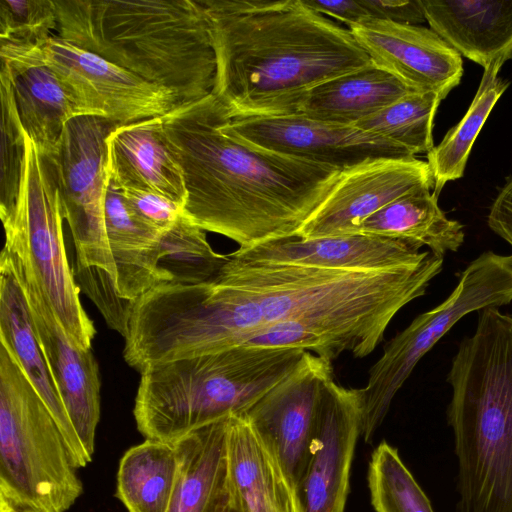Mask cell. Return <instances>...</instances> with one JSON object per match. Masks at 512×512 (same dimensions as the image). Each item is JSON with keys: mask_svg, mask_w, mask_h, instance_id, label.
<instances>
[{"mask_svg": "<svg viewBox=\"0 0 512 512\" xmlns=\"http://www.w3.org/2000/svg\"><path fill=\"white\" fill-rule=\"evenodd\" d=\"M0 512H49L27 501L0 491Z\"/></svg>", "mask_w": 512, "mask_h": 512, "instance_id": "ab89813d", "label": "cell"}, {"mask_svg": "<svg viewBox=\"0 0 512 512\" xmlns=\"http://www.w3.org/2000/svg\"><path fill=\"white\" fill-rule=\"evenodd\" d=\"M56 35L173 93H213L216 55L198 0H54Z\"/></svg>", "mask_w": 512, "mask_h": 512, "instance_id": "277c9868", "label": "cell"}, {"mask_svg": "<svg viewBox=\"0 0 512 512\" xmlns=\"http://www.w3.org/2000/svg\"><path fill=\"white\" fill-rule=\"evenodd\" d=\"M304 3L321 15H328L340 20L348 27L361 23L370 18L361 1L355 0H303Z\"/></svg>", "mask_w": 512, "mask_h": 512, "instance_id": "f35d334b", "label": "cell"}, {"mask_svg": "<svg viewBox=\"0 0 512 512\" xmlns=\"http://www.w3.org/2000/svg\"><path fill=\"white\" fill-rule=\"evenodd\" d=\"M442 100L433 91H413L354 126L405 148L415 157L435 146L434 118Z\"/></svg>", "mask_w": 512, "mask_h": 512, "instance_id": "f546056e", "label": "cell"}, {"mask_svg": "<svg viewBox=\"0 0 512 512\" xmlns=\"http://www.w3.org/2000/svg\"><path fill=\"white\" fill-rule=\"evenodd\" d=\"M9 254L26 295L35 333L70 421L92 457L100 419V378L90 349L68 335L48 302L32 269L16 253Z\"/></svg>", "mask_w": 512, "mask_h": 512, "instance_id": "4fadbf2b", "label": "cell"}, {"mask_svg": "<svg viewBox=\"0 0 512 512\" xmlns=\"http://www.w3.org/2000/svg\"><path fill=\"white\" fill-rule=\"evenodd\" d=\"M76 470L52 413L0 342V491L66 512L83 492Z\"/></svg>", "mask_w": 512, "mask_h": 512, "instance_id": "52a82bcc", "label": "cell"}, {"mask_svg": "<svg viewBox=\"0 0 512 512\" xmlns=\"http://www.w3.org/2000/svg\"><path fill=\"white\" fill-rule=\"evenodd\" d=\"M216 55L213 93L232 118L298 114L316 86L371 60L303 0H198Z\"/></svg>", "mask_w": 512, "mask_h": 512, "instance_id": "3957f363", "label": "cell"}, {"mask_svg": "<svg viewBox=\"0 0 512 512\" xmlns=\"http://www.w3.org/2000/svg\"><path fill=\"white\" fill-rule=\"evenodd\" d=\"M413 92L372 63L313 88L298 114L331 124L354 126Z\"/></svg>", "mask_w": 512, "mask_h": 512, "instance_id": "4316f807", "label": "cell"}, {"mask_svg": "<svg viewBox=\"0 0 512 512\" xmlns=\"http://www.w3.org/2000/svg\"><path fill=\"white\" fill-rule=\"evenodd\" d=\"M502 61L484 69L477 92L462 119L427 153V163L433 177L432 192L438 197L450 181L464 175L474 142L493 107L509 86V81L498 76Z\"/></svg>", "mask_w": 512, "mask_h": 512, "instance_id": "f1b7e54d", "label": "cell"}, {"mask_svg": "<svg viewBox=\"0 0 512 512\" xmlns=\"http://www.w3.org/2000/svg\"><path fill=\"white\" fill-rule=\"evenodd\" d=\"M56 29L54 0H0V46L42 48Z\"/></svg>", "mask_w": 512, "mask_h": 512, "instance_id": "836d02e7", "label": "cell"}, {"mask_svg": "<svg viewBox=\"0 0 512 512\" xmlns=\"http://www.w3.org/2000/svg\"><path fill=\"white\" fill-rule=\"evenodd\" d=\"M458 512H512V316L478 311L447 375Z\"/></svg>", "mask_w": 512, "mask_h": 512, "instance_id": "5b68a950", "label": "cell"}, {"mask_svg": "<svg viewBox=\"0 0 512 512\" xmlns=\"http://www.w3.org/2000/svg\"><path fill=\"white\" fill-rule=\"evenodd\" d=\"M0 96V216L4 218L12 213L19 200L26 160V132L19 117L10 78L2 69Z\"/></svg>", "mask_w": 512, "mask_h": 512, "instance_id": "d6a6232c", "label": "cell"}, {"mask_svg": "<svg viewBox=\"0 0 512 512\" xmlns=\"http://www.w3.org/2000/svg\"><path fill=\"white\" fill-rule=\"evenodd\" d=\"M370 18L400 24L419 25L426 21L421 0H360Z\"/></svg>", "mask_w": 512, "mask_h": 512, "instance_id": "8d00e7d4", "label": "cell"}, {"mask_svg": "<svg viewBox=\"0 0 512 512\" xmlns=\"http://www.w3.org/2000/svg\"><path fill=\"white\" fill-rule=\"evenodd\" d=\"M211 94L162 117L186 191L185 215L238 250L297 237L342 171L256 147L229 129Z\"/></svg>", "mask_w": 512, "mask_h": 512, "instance_id": "7a4b0ae2", "label": "cell"}, {"mask_svg": "<svg viewBox=\"0 0 512 512\" xmlns=\"http://www.w3.org/2000/svg\"><path fill=\"white\" fill-rule=\"evenodd\" d=\"M348 29L373 65L413 91L444 99L461 81V55L431 28L369 18Z\"/></svg>", "mask_w": 512, "mask_h": 512, "instance_id": "2e32d148", "label": "cell"}, {"mask_svg": "<svg viewBox=\"0 0 512 512\" xmlns=\"http://www.w3.org/2000/svg\"><path fill=\"white\" fill-rule=\"evenodd\" d=\"M332 361L305 351L298 364L244 414L303 498L321 400Z\"/></svg>", "mask_w": 512, "mask_h": 512, "instance_id": "8fae6325", "label": "cell"}, {"mask_svg": "<svg viewBox=\"0 0 512 512\" xmlns=\"http://www.w3.org/2000/svg\"><path fill=\"white\" fill-rule=\"evenodd\" d=\"M162 117L122 124L111 132L108 176L120 189L158 193L184 207L183 177L167 143Z\"/></svg>", "mask_w": 512, "mask_h": 512, "instance_id": "7402d4cb", "label": "cell"}, {"mask_svg": "<svg viewBox=\"0 0 512 512\" xmlns=\"http://www.w3.org/2000/svg\"><path fill=\"white\" fill-rule=\"evenodd\" d=\"M209 281L161 283L136 300L129 342L140 366L242 345L255 333L290 325L314 354L372 353L401 308L423 296L443 267L429 253L413 265L350 271L248 261L232 254Z\"/></svg>", "mask_w": 512, "mask_h": 512, "instance_id": "6da1fadb", "label": "cell"}, {"mask_svg": "<svg viewBox=\"0 0 512 512\" xmlns=\"http://www.w3.org/2000/svg\"><path fill=\"white\" fill-rule=\"evenodd\" d=\"M367 481L376 512H434L397 448L385 441L371 455Z\"/></svg>", "mask_w": 512, "mask_h": 512, "instance_id": "1f68e13d", "label": "cell"}, {"mask_svg": "<svg viewBox=\"0 0 512 512\" xmlns=\"http://www.w3.org/2000/svg\"><path fill=\"white\" fill-rule=\"evenodd\" d=\"M42 57L70 88L88 115L128 124L162 117L181 105L170 91L148 83L56 34L42 48Z\"/></svg>", "mask_w": 512, "mask_h": 512, "instance_id": "7c38bea8", "label": "cell"}, {"mask_svg": "<svg viewBox=\"0 0 512 512\" xmlns=\"http://www.w3.org/2000/svg\"><path fill=\"white\" fill-rule=\"evenodd\" d=\"M430 251L403 241L367 234L304 239L291 237L232 255L248 261L350 271H381L413 265Z\"/></svg>", "mask_w": 512, "mask_h": 512, "instance_id": "ac0fdd59", "label": "cell"}, {"mask_svg": "<svg viewBox=\"0 0 512 512\" xmlns=\"http://www.w3.org/2000/svg\"><path fill=\"white\" fill-rule=\"evenodd\" d=\"M361 412L358 388L331 378L324 389L313 456L303 488L305 512H344Z\"/></svg>", "mask_w": 512, "mask_h": 512, "instance_id": "e0dca14e", "label": "cell"}, {"mask_svg": "<svg viewBox=\"0 0 512 512\" xmlns=\"http://www.w3.org/2000/svg\"><path fill=\"white\" fill-rule=\"evenodd\" d=\"M207 241L205 231L185 214L162 233L159 268L170 282L197 284L211 280L226 261Z\"/></svg>", "mask_w": 512, "mask_h": 512, "instance_id": "4dcf8cb0", "label": "cell"}, {"mask_svg": "<svg viewBox=\"0 0 512 512\" xmlns=\"http://www.w3.org/2000/svg\"><path fill=\"white\" fill-rule=\"evenodd\" d=\"M121 191L132 210L143 221L162 232L185 214L183 206L161 194L131 189Z\"/></svg>", "mask_w": 512, "mask_h": 512, "instance_id": "d590c367", "label": "cell"}, {"mask_svg": "<svg viewBox=\"0 0 512 512\" xmlns=\"http://www.w3.org/2000/svg\"><path fill=\"white\" fill-rule=\"evenodd\" d=\"M79 288L97 305L107 324L124 338L135 302L119 296L115 280L96 267L76 266Z\"/></svg>", "mask_w": 512, "mask_h": 512, "instance_id": "e575fe53", "label": "cell"}, {"mask_svg": "<svg viewBox=\"0 0 512 512\" xmlns=\"http://www.w3.org/2000/svg\"><path fill=\"white\" fill-rule=\"evenodd\" d=\"M212 512H242L236 507H234L229 502V495L226 499H224L222 502H220L213 510Z\"/></svg>", "mask_w": 512, "mask_h": 512, "instance_id": "60d3db41", "label": "cell"}, {"mask_svg": "<svg viewBox=\"0 0 512 512\" xmlns=\"http://www.w3.org/2000/svg\"><path fill=\"white\" fill-rule=\"evenodd\" d=\"M119 125L100 116H77L66 124L50 154L64 219L74 240L76 266L99 268L115 282L117 272L106 235L104 202L109 178L107 138Z\"/></svg>", "mask_w": 512, "mask_h": 512, "instance_id": "30bf717a", "label": "cell"}, {"mask_svg": "<svg viewBox=\"0 0 512 512\" xmlns=\"http://www.w3.org/2000/svg\"><path fill=\"white\" fill-rule=\"evenodd\" d=\"M227 419L174 443L179 468L169 512H212L228 497Z\"/></svg>", "mask_w": 512, "mask_h": 512, "instance_id": "d4e9b609", "label": "cell"}, {"mask_svg": "<svg viewBox=\"0 0 512 512\" xmlns=\"http://www.w3.org/2000/svg\"><path fill=\"white\" fill-rule=\"evenodd\" d=\"M512 302V255L486 251L461 272L451 294L392 338L358 388L361 436L370 443L419 360L464 316Z\"/></svg>", "mask_w": 512, "mask_h": 512, "instance_id": "9c48e42d", "label": "cell"}, {"mask_svg": "<svg viewBox=\"0 0 512 512\" xmlns=\"http://www.w3.org/2000/svg\"><path fill=\"white\" fill-rule=\"evenodd\" d=\"M178 468L174 443L146 439L121 458L116 497L128 512H169Z\"/></svg>", "mask_w": 512, "mask_h": 512, "instance_id": "83f0119b", "label": "cell"}, {"mask_svg": "<svg viewBox=\"0 0 512 512\" xmlns=\"http://www.w3.org/2000/svg\"><path fill=\"white\" fill-rule=\"evenodd\" d=\"M0 342L13 354L60 427L74 466L92 457L79 439L38 342L26 295L5 249L0 257Z\"/></svg>", "mask_w": 512, "mask_h": 512, "instance_id": "44dd1931", "label": "cell"}, {"mask_svg": "<svg viewBox=\"0 0 512 512\" xmlns=\"http://www.w3.org/2000/svg\"><path fill=\"white\" fill-rule=\"evenodd\" d=\"M105 229L116 266L120 297L135 302L153 287L170 282L159 268L162 231L143 221L120 188L108 178L104 202Z\"/></svg>", "mask_w": 512, "mask_h": 512, "instance_id": "cb8c5ba5", "label": "cell"}, {"mask_svg": "<svg viewBox=\"0 0 512 512\" xmlns=\"http://www.w3.org/2000/svg\"><path fill=\"white\" fill-rule=\"evenodd\" d=\"M229 502L242 512H305L303 498L244 413L227 419Z\"/></svg>", "mask_w": 512, "mask_h": 512, "instance_id": "d6986e66", "label": "cell"}, {"mask_svg": "<svg viewBox=\"0 0 512 512\" xmlns=\"http://www.w3.org/2000/svg\"><path fill=\"white\" fill-rule=\"evenodd\" d=\"M427 161L380 158L342 171L331 192L297 237L357 234L360 224L395 199L419 188L433 190Z\"/></svg>", "mask_w": 512, "mask_h": 512, "instance_id": "9a60e30c", "label": "cell"}, {"mask_svg": "<svg viewBox=\"0 0 512 512\" xmlns=\"http://www.w3.org/2000/svg\"><path fill=\"white\" fill-rule=\"evenodd\" d=\"M230 131L256 147L345 171L380 158H413L405 148L355 126L302 114L230 119Z\"/></svg>", "mask_w": 512, "mask_h": 512, "instance_id": "5bb4252c", "label": "cell"}, {"mask_svg": "<svg viewBox=\"0 0 512 512\" xmlns=\"http://www.w3.org/2000/svg\"><path fill=\"white\" fill-rule=\"evenodd\" d=\"M305 350L235 346L148 367L140 373L133 415L146 439L175 443L245 413L298 364Z\"/></svg>", "mask_w": 512, "mask_h": 512, "instance_id": "8992f818", "label": "cell"}, {"mask_svg": "<svg viewBox=\"0 0 512 512\" xmlns=\"http://www.w3.org/2000/svg\"><path fill=\"white\" fill-rule=\"evenodd\" d=\"M4 246L32 269L48 302L70 338L90 349L96 334L80 301V288L67 259L64 220L52 156L26 134V160L18 203L1 218Z\"/></svg>", "mask_w": 512, "mask_h": 512, "instance_id": "ba28073f", "label": "cell"}, {"mask_svg": "<svg viewBox=\"0 0 512 512\" xmlns=\"http://www.w3.org/2000/svg\"><path fill=\"white\" fill-rule=\"evenodd\" d=\"M42 48L0 46V58L1 69L10 78L27 136L42 151L51 154L66 124L88 114L70 88L44 61Z\"/></svg>", "mask_w": 512, "mask_h": 512, "instance_id": "ffe728a7", "label": "cell"}, {"mask_svg": "<svg viewBox=\"0 0 512 512\" xmlns=\"http://www.w3.org/2000/svg\"><path fill=\"white\" fill-rule=\"evenodd\" d=\"M357 234L403 241L436 256L456 252L464 242L463 225L449 219L431 188H419L390 202L359 226Z\"/></svg>", "mask_w": 512, "mask_h": 512, "instance_id": "484cf974", "label": "cell"}, {"mask_svg": "<svg viewBox=\"0 0 512 512\" xmlns=\"http://www.w3.org/2000/svg\"><path fill=\"white\" fill-rule=\"evenodd\" d=\"M487 224L495 234L512 247V176L493 200Z\"/></svg>", "mask_w": 512, "mask_h": 512, "instance_id": "74e56055", "label": "cell"}, {"mask_svg": "<svg viewBox=\"0 0 512 512\" xmlns=\"http://www.w3.org/2000/svg\"><path fill=\"white\" fill-rule=\"evenodd\" d=\"M426 22L460 55L485 69L512 59V0H421Z\"/></svg>", "mask_w": 512, "mask_h": 512, "instance_id": "603a6c76", "label": "cell"}]
</instances>
